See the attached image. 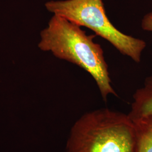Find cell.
Instances as JSON below:
<instances>
[{
  "instance_id": "obj_6",
  "label": "cell",
  "mask_w": 152,
  "mask_h": 152,
  "mask_svg": "<svg viewBox=\"0 0 152 152\" xmlns=\"http://www.w3.org/2000/svg\"><path fill=\"white\" fill-rule=\"evenodd\" d=\"M141 28L146 31L152 32V12H150L144 16L142 19Z\"/></svg>"
},
{
  "instance_id": "obj_3",
  "label": "cell",
  "mask_w": 152,
  "mask_h": 152,
  "mask_svg": "<svg viewBox=\"0 0 152 152\" xmlns=\"http://www.w3.org/2000/svg\"><path fill=\"white\" fill-rule=\"evenodd\" d=\"M45 7L54 15L90 29L96 35L107 40L122 54L136 63L140 62L146 42L115 27L107 15L103 0L51 1L45 4Z\"/></svg>"
},
{
  "instance_id": "obj_1",
  "label": "cell",
  "mask_w": 152,
  "mask_h": 152,
  "mask_svg": "<svg viewBox=\"0 0 152 152\" xmlns=\"http://www.w3.org/2000/svg\"><path fill=\"white\" fill-rule=\"evenodd\" d=\"M81 27L62 16L54 15L40 33L39 49L50 52L88 72L96 82L104 101L109 95L118 96L111 85L108 66L100 45Z\"/></svg>"
},
{
  "instance_id": "obj_5",
  "label": "cell",
  "mask_w": 152,
  "mask_h": 152,
  "mask_svg": "<svg viewBox=\"0 0 152 152\" xmlns=\"http://www.w3.org/2000/svg\"><path fill=\"white\" fill-rule=\"evenodd\" d=\"M130 118L135 131V152H152V114Z\"/></svg>"
},
{
  "instance_id": "obj_2",
  "label": "cell",
  "mask_w": 152,
  "mask_h": 152,
  "mask_svg": "<svg viewBox=\"0 0 152 152\" xmlns=\"http://www.w3.org/2000/svg\"><path fill=\"white\" fill-rule=\"evenodd\" d=\"M135 146L134 125L129 114L103 108L76 121L66 152H135Z\"/></svg>"
},
{
  "instance_id": "obj_4",
  "label": "cell",
  "mask_w": 152,
  "mask_h": 152,
  "mask_svg": "<svg viewBox=\"0 0 152 152\" xmlns=\"http://www.w3.org/2000/svg\"><path fill=\"white\" fill-rule=\"evenodd\" d=\"M133 99L131 109L128 114L130 118L152 114V76L145 79L143 86L136 90Z\"/></svg>"
}]
</instances>
